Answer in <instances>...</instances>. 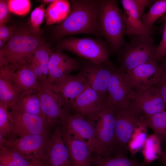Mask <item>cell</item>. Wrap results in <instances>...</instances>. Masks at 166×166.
Listing matches in <instances>:
<instances>
[{
	"label": "cell",
	"instance_id": "d6a6232c",
	"mask_svg": "<svg viewBox=\"0 0 166 166\" xmlns=\"http://www.w3.org/2000/svg\"><path fill=\"white\" fill-rule=\"evenodd\" d=\"M42 4L36 7L32 12L30 18V29L34 34L40 36V26L45 18L46 9Z\"/></svg>",
	"mask_w": 166,
	"mask_h": 166
},
{
	"label": "cell",
	"instance_id": "b9f144b4",
	"mask_svg": "<svg viewBox=\"0 0 166 166\" xmlns=\"http://www.w3.org/2000/svg\"><path fill=\"white\" fill-rule=\"evenodd\" d=\"M157 160L162 164L163 166H166V148L162 152Z\"/></svg>",
	"mask_w": 166,
	"mask_h": 166
},
{
	"label": "cell",
	"instance_id": "ac0fdd59",
	"mask_svg": "<svg viewBox=\"0 0 166 166\" xmlns=\"http://www.w3.org/2000/svg\"><path fill=\"white\" fill-rule=\"evenodd\" d=\"M38 92L42 113L50 129L60 124L69 113L63 106L55 93L48 85L42 86Z\"/></svg>",
	"mask_w": 166,
	"mask_h": 166
},
{
	"label": "cell",
	"instance_id": "7402d4cb",
	"mask_svg": "<svg viewBox=\"0 0 166 166\" xmlns=\"http://www.w3.org/2000/svg\"><path fill=\"white\" fill-rule=\"evenodd\" d=\"M62 135L69 150L72 166H89L94 153L92 149L85 143L63 132Z\"/></svg>",
	"mask_w": 166,
	"mask_h": 166
},
{
	"label": "cell",
	"instance_id": "9c48e42d",
	"mask_svg": "<svg viewBox=\"0 0 166 166\" xmlns=\"http://www.w3.org/2000/svg\"><path fill=\"white\" fill-rule=\"evenodd\" d=\"M116 66L109 61L98 64L85 60L80 63L79 72L88 83L105 101L108 89Z\"/></svg>",
	"mask_w": 166,
	"mask_h": 166
},
{
	"label": "cell",
	"instance_id": "cb8c5ba5",
	"mask_svg": "<svg viewBox=\"0 0 166 166\" xmlns=\"http://www.w3.org/2000/svg\"><path fill=\"white\" fill-rule=\"evenodd\" d=\"M125 154L120 152L115 153L110 157H105L95 153L93 154L91 162L95 166H146L143 162L130 159Z\"/></svg>",
	"mask_w": 166,
	"mask_h": 166
},
{
	"label": "cell",
	"instance_id": "ba28073f",
	"mask_svg": "<svg viewBox=\"0 0 166 166\" xmlns=\"http://www.w3.org/2000/svg\"><path fill=\"white\" fill-rule=\"evenodd\" d=\"M116 110L106 103L93 124L103 156L110 157L114 154Z\"/></svg>",
	"mask_w": 166,
	"mask_h": 166
},
{
	"label": "cell",
	"instance_id": "7a4b0ae2",
	"mask_svg": "<svg viewBox=\"0 0 166 166\" xmlns=\"http://www.w3.org/2000/svg\"><path fill=\"white\" fill-rule=\"evenodd\" d=\"M98 20L101 37L111 51L117 54L126 42L124 38L126 25L123 13L117 1L99 0Z\"/></svg>",
	"mask_w": 166,
	"mask_h": 166
},
{
	"label": "cell",
	"instance_id": "83f0119b",
	"mask_svg": "<svg viewBox=\"0 0 166 166\" xmlns=\"http://www.w3.org/2000/svg\"><path fill=\"white\" fill-rule=\"evenodd\" d=\"M29 160L17 151L0 145V164L5 166H30Z\"/></svg>",
	"mask_w": 166,
	"mask_h": 166
},
{
	"label": "cell",
	"instance_id": "8992f818",
	"mask_svg": "<svg viewBox=\"0 0 166 166\" xmlns=\"http://www.w3.org/2000/svg\"><path fill=\"white\" fill-rule=\"evenodd\" d=\"M62 132L86 143L94 153L103 156V151L97 138L93 124L82 116L69 113L61 124Z\"/></svg>",
	"mask_w": 166,
	"mask_h": 166
},
{
	"label": "cell",
	"instance_id": "60d3db41",
	"mask_svg": "<svg viewBox=\"0 0 166 166\" xmlns=\"http://www.w3.org/2000/svg\"><path fill=\"white\" fill-rule=\"evenodd\" d=\"M160 62L161 74L160 80L166 81V54Z\"/></svg>",
	"mask_w": 166,
	"mask_h": 166
},
{
	"label": "cell",
	"instance_id": "f1b7e54d",
	"mask_svg": "<svg viewBox=\"0 0 166 166\" xmlns=\"http://www.w3.org/2000/svg\"><path fill=\"white\" fill-rule=\"evenodd\" d=\"M21 96L10 80L3 74L0 73V102L4 107L7 109L13 105Z\"/></svg>",
	"mask_w": 166,
	"mask_h": 166
},
{
	"label": "cell",
	"instance_id": "f546056e",
	"mask_svg": "<svg viewBox=\"0 0 166 166\" xmlns=\"http://www.w3.org/2000/svg\"><path fill=\"white\" fill-rule=\"evenodd\" d=\"M161 142L154 133L148 136L142 148L143 163L146 165L157 159L162 153Z\"/></svg>",
	"mask_w": 166,
	"mask_h": 166
},
{
	"label": "cell",
	"instance_id": "7bdbcfd3",
	"mask_svg": "<svg viewBox=\"0 0 166 166\" xmlns=\"http://www.w3.org/2000/svg\"><path fill=\"white\" fill-rule=\"evenodd\" d=\"M30 166H45L40 160L37 158H34L31 160Z\"/></svg>",
	"mask_w": 166,
	"mask_h": 166
},
{
	"label": "cell",
	"instance_id": "7c38bea8",
	"mask_svg": "<svg viewBox=\"0 0 166 166\" xmlns=\"http://www.w3.org/2000/svg\"><path fill=\"white\" fill-rule=\"evenodd\" d=\"M129 107L141 116L153 115L166 109L157 85L143 90H133Z\"/></svg>",
	"mask_w": 166,
	"mask_h": 166
},
{
	"label": "cell",
	"instance_id": "4316f807",
	"mask_svg": "<svg viewBox=\"0 0 166 166\" xmlns=\"http://www.w3.org/2000/svg\"><path fill=\"white\" fill-rule=\"evenodd\" d=\"M147 126L142 116L136 126L127 144V149L134 156L142 149L147 138Z\"/></svg>",
	"mask_w": 166,
	"mask_h": 166
},
{
	"label": "cell",
	"instance_id": "30bf717a",
	"mask_svg": "<svg viewBox=\"0 0 166 166\" xmlns=\"http://www.w3.org/2000/svg\"><path fill=\"white\" fill-rule=\"evenodd\" d=\"M89 85L85 78L79 72L75 75L65 76L50 86L64 108L71 113L76 100Z\"/></svg>",
	"mask_w": 166,
	"mask_h": 166
},
{
	"label": "cell",
	"instance_id": "4fadbf2b",
	"mask_svg": "<svg viewBox=\"0 0 166 166\" xmlns=\"http://www.w3.org/2000/svg\"><path fill=\"white\" fill-rule=\"evenodd\" d=\"M141 117L129 107L116 110L114 154L127 152L128 143Z\"/></svg>",
	"mask_w": 166,
	"mask_h": 166
},
{
	"label": "cell",
	"instance_id": "9a60e30c",
	"mask_svg": "<svg viewBox=\"0 0 166 166\" xmlns=\"http://www.w3.org/2000/svg\"><path fill=\"white\" fill-rule=\"evenodd\" d=\"M161 75L160 62L155 58L124 73L125 79L133 90H143L157 85Z\"/></svg>",
	"mask_w": 166,
	"mask_h": 166
},
{
	"label": "cell",
	"instance_id": "d4e9b609",
	"mask_svg": "<svg viewBox=\"0 0 166 166\" xmlns=\"http://www.w3.org/2000/svg\"><path fill=\"white\" fill-rule=\"evenodd\" d=\"M69 10L68 1L57 0L50 3L45 14L46 25L60 23L67 17Z\"/></svg>",
	"mask_w": 166,
	"mask_h": 166
},
{
	"label": "cell",
	"instance_id": "d6986e66",
	"mask_svg": "<svg viewBox=\"0 0 166 166\" xmlns=\"http://www.w3.org/2000/svg\"><path fill=\"white\" fill-rule=\"evenodd\" d=\"M28 63L19 67L9 66L0 71L10 80L21 96L33 91L39 92L42 88Z\"/></svg>",
	"mask_w": 166,
	"mask_h": 166
},
{
	"label": "cell",
	"instance_id": "f6af8a7d",
	"mask_svg": "<svg viewBox=\"0 0 166 166\" xmlns=\"http://www.w3.org/2000/svg\"><path fill=\"white\" fill-rule=\"evenodd\" d=\"M5 43L1 40L0 39V48H2L4 45Z\"/></svg>",
	"mask_w": 166,
	"mask_h": 166
},
{
	"label": "cell",
	"instance_id": "1f68e13d",
	"mask_svg": "<svg viewBox=\"0 0 166 166\" xmlns=\"http://www.w3.org/2000/svg\"><path fill=\"white\" fill-rule=\"evenodd\" d=\"M53 53L49 45L42 42L33 56V57L40 64L43 73L47 78L48 63Z\"/></svg>",
	"mask_w": 166,
	"mask_h": 166
},
{
	"label": "cell",
	"instance_id": "5bb4252c",
	"mask_svg": "<svg viewBox=\"0 0 166 166\" xmlns=\"http://www.w3.org/2000/svg\"><path fill=\"white\" fill-rule=\"evenodd\" d=\"M153 1L122 0L125 23V34L151 36L153 30L148 29L143 24L141 18L146 7Z\"/></svg>",
	"mask_w": 166,
	"mask_h": 166
},
{
	"label": "cell",
	"instance_id": "d590c367",
	"mask_svg": "<svg viewBox=\"0 0 166 166\" xmlns=\"http://www.w3.org/2000/svg\"><path fill=\"white\" fill-rule=\"evenodd\" d=\"M30 69L34 74L38 82L42 86L47 84V78L45 75L39 62L32 56L28 63Z\"/></svg>",
	"mask_w": 166,
	"mask_h": 166
},
{
	"label": "cell",
	"instance_id": "74e56055",
	"mask_svg": "<svg viewBox=\"0 0 166 166\" xmlns=\"http://www.w3.org/2000/svg\"><path fill=\"white\" fill-rule=\"evenodd\" d=\"M8 5V0H0V25L5 24L10 19L11 14Z\"/></svg>",
	"mask_w": 166,
	"mask_h": 166
},
{
	"label": "cell",
	"instance_id": "8d00e7d4",
	"mask_svg": "<svg viewBox=\"0 0 166 166\" xmlns=\"http://www.w3.org/2000/svg\"><path fill=\"white\" fill-rule=\"evenodd\" d=\"M163 19L164 21V26L162 38L155 53V58L159 61L166 54V18Z\"/></svg>",
	"mask_w": 166,
	"mask_h": 166
},
{
	"label": "cell",
	"instance_id": "4dcf8cb0",
	"mask_svg": "<svg viewBox=\"0 0 166 166\" xmlns=\"http://www.w3.org/2000/svg\"><path fill=\"white\" fill-rule=\"evenodd\" d=\"M166 13V0L154 1L148 11L142 16V22L148 29L153 30L155 23Z\"/></svg>",
	"mask_w": 166,
	"mask_h": 166
},
{
	"label": "cell",
	"instance_id": "277c9868",
	"mask_svg": "<svg viewBox=\"0 0 166 166\" xmlns=\"http://www.w3.org/2000/svg\"><path fill=\"white\" fill-rule=\"evenodd\" d=\"M132 36L117 54L119 68L125 73L156 58L155 53L157 45L154 44L151 36Z\"/></svg>",
	"mask_w": 166,
	"mask_h": 166
},
{
	"label": "cell",
	"instance_id": "3957f363",
	"mask_svg": "<svg viewBox=\"0 0 166 166\" xmlns=\"http://www.w3.org/2000/svg\"><path fill=\"white\" fill-rule=\"evenodd\" d=\"M42 41L30 28L17 31L0 49V70L28 63Z\"/></svg>",
	"mask_w": 166,
	"mask_h": 166
},
{
	"label": "cell",
	"instance_id": "bcb514c9",
	"mask_svg": "<svg viewBox=\"0 0 166 166\" xmlns=\"http://www.w3.org/2000/svg\"><path fill=\"white\" fill-rule=\"evenodd\" d=\"M162 18H166V13L164 14V15L162 17Z\"/></svg>",
	"mask_w": 166,
	"mask_h": 166
},
{
	"label": "cell",
	"instance_id": "836d02e7",
	"mask_svg": "<svg viewBox=\"0 0 166 166\" xmlns=\"http://www.w3.org/2000/svg\"><path fill=\"white\" fill-rule=\"evenodd\" d=\"M0 135L6 139L11 138V128L7 109L0 102Z\"/></svg>",
	"mask_w": 166,
	"mask_h": 166
},
{
	"label": "cell",
	"instance_id": "ee69618b",
	"mask_svg": "<svg viewBox=\"0 0 166 166\" xmlns=\"http://www.w3.org/2000/svg\"><path fill=\"white\" fill-rule=\"evenodd\" d=\"M55 0H44L43 2L45 3H50L53 2Z\"/></svg>",
	"mask_w": 166,
	"mask_h": 166
},
{
	"label": "cell",
	"instance_id": "7dc6e473",
	"mask_svg": "<svg viewBox=\"0 0 166 166\" xmlns=\"http://www.w3.org/2000/svg\"><path fill=\"white\" fill-rule=\"evenodd\" d=\"M0 166H5V165L2 164H0Z\"/></svg>",
	"mask_w": 166,
	"mask_h": 166
},
{
	"label": "cell",
	"instance_id": "6da1fadb",
	"mask_svg": "<svg viewBox=\"0 0 166 166\" xmlns=\"http://www.w3.org/2000/svg\"><path fill=\"white\" fill-rule=\"evenodd\" d=\"M99 0H72L65 19L53 29L54 38L79 34L101 37L98 20Z\"/></svg>",
	"mask_w": 166,
	"mask_h": 166
},
{
	"label": "cell",
	"instance_id": "e575fe53",
	"mask_svg": "<svg viewBox=\"0 0 166 166\" xmlns=\"http://www.w3.org/2000/svg\"><path fill=\"white\" fill-rule=\"evenodd\" d=\"M8 5L11 13L21 16L27 14L31 7L30 2L28 0H9Z\"/></svg>",
	"mask_w": 166,
	"mask_h": 166
},
{
	"label": "cell",
	"instance_id": "e0dca14e",
	"mask_svg": "<svg viewBox=\"0 0 166 166\" xmlns=\"http://www.w3.org/2000/svg\"><path fill=\"white\" fill-rule=\"evenodd\" d=\"M50 131L39 134H31L23 137L6 139L0 135V145L13 149L30 160L38 156L43 149Z\"/></svg>",
	"mask_w": 166,
	"mask_h": 166
},
{
	"label": "cell",
	"instance_id": "2e32d148",
	"mask_svg": "<svg viewBox=\"0 0 166 166\" xmlns=\"http://www.w3.org/2000/svg\"><path fill=\"white\" fill-rule=\"evenodd\" d=\"M133 92L125 79L124 73L116 66L109 85L106 104L115 110L128 108Z\"/></svg>",
	"mask_w": 166,
	"mask_h": 166
},
{
	"label": "cell",
	"instance_id": "603a6c76",
	"mask_svg": "<svg viewBox=\"0 0 166 166\" xmlns=\"http://www.w3.org/2000/svg\"><path fill=\"white\" fill-rule=\"evenodd\" d=\"M9 108L22 112L38 115L46 119L41 110L40 96L37 91L30 92L22 95L14 105Z\"/></svg>",
	"mask_w": 166,
	"mask_h": 166
},
{
	"label": "cell",
	"instance_id": "8fae6325",
	"mask_svg": "<svg viewBox=\"0 0 166 166\" xmlns=\"http://www.w3.org/2000/svg\"><path fill=\"white\" fill-rule=\"evenodd\" d=\"M9 118L11 128V138L50 131L45 118L38 115L22 112L9 108Z\"/></svg>",
	"mask_w": 166,
	"mask_h": 166
},
{
	"label": "cell",
	"instance_id": "52a82bcc",
	"mask_svg": "<svg viewBox=\"0 0 166 166\" xmlns=\"http://www.w3.org/2000/svg\"><path fill=\"white\" fill-rule=\"evenodd\" d=\"M51 132L38 157L45 166H72L68 149L63 138L61 125Z\"/></svg>",
	"mask_w": 166,
	"mask_h": 166
},
{
	"label": "cell",
	"instance_id": "ab89813d",
	"mask_svg": "<svg viewBox=\"0 0 166 166\" xmlns=\"http://www.w3.org/2000/svg\"><path fill=\"white\" fill-rule=\"evenodd\" d=\"M157 85L166 105V81L160 80Z\"/></svg>",
	"mask_w": 166,
	"mask_h": 166
},
{
	"label": "cell",
	"instance_id": "484cf974",
	"mask_svg": "<svg viewBox=\"0 0 166 166\" xmlns=\"http://www.w3.org/2000/svg\"><path fill=\"white\" fill-rule=\"evenodd\" d=\"M147 127L151 128L160 140L166 144V111L148 116H142Z\"/></svg>",
	"mask_w": 166,
	"mask_h": 166
},
{
	"label": "cell",
	"instance_id": "44dd1931",
	"mask_svg": "<svg viewBox=\"0 0 166 166\" xmlns=\"http://www.w3.org/2000/svg\"><path fill=\"white\" fill-rule=\"evenodd\" d=\"M80 63L58 49L51 56L48 65L47 84L50 85L62 77L79 69Z\"/></svg>",
	"mask_w": 166,
	"mask_h": 166
},
{
	"label": "cell",
	"instance_id": "ffe728a7",
	"mask_svg": "<svg viewBox=\"0 0 166 166\" xmlns=\"http://www.w3.org/2000/svg\"><path fill=\"white\" fill-rule=\"evenodd\" d=\"M105 101L89 86L78 97L71 113L79 114L93 122L105 104Z\"/></svg>",
	"mask_w": 166,
	"mask_h": 166
},
{
	"label": "cell",
	"instance_id": "5b68a950",
	"mask_svg": "<svg viewBox=\"0 0 166 166\" xmlns=\"http://www.w3.org/2000/svg\"><path fill=\"white\" fill-rule=\"evenodd\" d=\"M57 48L66 50L85 60L98 64L109 61L111 52L106 42L89 38L70 37L64 39L59 42Z\"/></svg>",
	"mask_w": 166,
	"mask_h": 166
},
{
	"label": "cell",
	"instance_id": "f35d334b",
	"mask_svg": "<svg viewBox=\"0 0 166 166\" xmlns=\"http://www.w3.org/2000/svg\"><path fill=\"white\" fill-rule=\"evenodd\" d=\"M14 34L13 28L8 27L5 24L0 25V39L5 43L12 37Z\"/></svg>",
	"mask_w": 166,
	"mask_h": 166
}]
</instances>
